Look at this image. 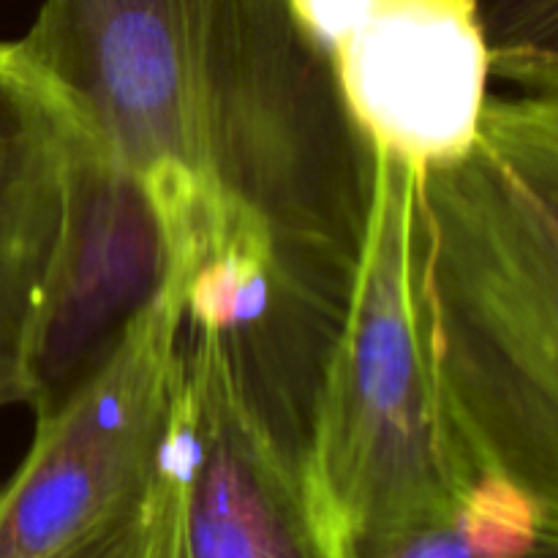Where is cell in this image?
<instances>
[{"label": "cell", "mask_w": 558, "mask_h": 558, "mask_svg": "<svg viewBox=\"0 0 558 558\" xmlns=\"http://www.w3.org/2000/svg\"><path fill=\"white\" fill-rule=\"evenodd\" d=\"M412 276L458 434L558 505V96L488 101L466 150L414 167Z\"/></svg>", "instance_id": "6da1fadb"}, {"label": "cell", "mask_w": 558, "mask_h": 558, "mask_svg": "<svg viewBox=\"0 0 558 558\" xmlns=\"http://www.w3.org/2000/svg\"><path fill=\"white\" fill-rule=\"evenodd\" d=\"M194 234L256 232L289 289L347 319L379 147L292 0H210L191 71Z\"/></svg>", "instance_id": "7a4b0ae2"}, {"label": "cell", "mask_w": 558, "mask_h": 558, "mask_svg": "<svg viewBox=\"0 0 558 558\" xmlns=\"http://www.w3.org/2000/svg\"><path fill=\"white\" fill-rule=\"evenodd\" d=\"M414 167L379 150L357 283L332 352L305 488L332 548L461 501L483 466L447 414L412 276Z\"/></svg>", "instance_id": "3957f363"}, {"label": "cell", "mask_w": 558, "mask_h": 558, "mask_svg": "<svg viewBox=\"0 0 558 558\" xmlns=\"http://www.w3.org/2000/svg\"><path fill=\"white\" fill-rule=\"evenodd\" d=\"M185 327L136 558H338L303 472L240 401L221 343Z\"/></svg>", "instance_id": "277c9868"}, {"label": "cell", "mask_w": 558, "mask_h": 558, "mask_svg": "<svg viewBox=\"0 0 558 558\" xmlns=\"http://www.w3.org/2000/svg\"><path fill=\"white\" fill-rule=\"evenodd\" d=\"M185 327L178 270L107 363L36 420L20 469L0 488V558H52L142 499L169 414Z\"/></svg>", "instance_id": "5b68a950"}, {"label": "cell", "mask_w": 558, "mask_h": 558, "mask_svg": "<svg viewBox=\"0 0 558 558\" xmlns=\"http://www.w3.org/2000/svg\"><path fill=\"white\" fill-rule=\"evenodd\" d=\"M172 272L167 229L142 180L71 120L63 229L22 343L33 417H49L107 363Z\"/></svg>", "instance_id": "8992f818"}, {"label": "cell", "mask_w": 558, "mask_h": 558, "mask_svg": "<svg viewBox=\"0 0 558 558\" xmlns=\"http://www.w3.org/2000/svg\"><path fill=\"white\" fill-rule=\"evenodd\" d=\"M332 58L381 153L425 167L472 145L490 76L472 0H376Z\"/></svg>", "instance_id": "52a82bcc"}, {"label": "cell", "mask_w": 558, "mask_h": 558, "mask_svg": "<svg viewBox=\"0 0 558 558\" xmlns=\"http://www.w3.org/2000/svg\"><path fill=\"white\" fill-rule=\"evenodd\" d=\"M69 136L58 93L0 44V349L20 357L63 229Z\"/></svg>", "instance_id": "ba28073f"}, {"label": "cell", "mask_w": 558, "mask_h": 558, "mask_svg": "<svg viewBox=\"0 0 558 558\" xmlns=\"http://www.w3.org/2000/svg\"><path fill=\"white\" fill-rule=\"evenodd\" d=\"M338 558H558V505L485 474L447 510L338 545Z\"/></svg>", "instance_id": "9c48e42d"}, {"label": "cell", "mask_w": 558, "mask_h": 558, "mask_svg": "<svg viewBox=\"0 0 558 558\" xmlns=\"http://www.w3.org/2000/svg\"><path fill=\"white\" fill-rule=\"evenodd\" d=\"M490 71L558 96V0H472Z\"/></svg>", "instance_id": "30bf717a"}, {"label": "cell", "mask_w": 558, "mask_h": 558, "mask_svg": "<svg viewBox=\"0 0 558 558\" xmlns=\"http://www.w3.org/2000/svg\"><path fill=\"white\" fill-rule=\"evenodd\" d=\"M142 507H145V494L52 558H136L142 537Z\"/></svg>", "instance_id": "8fae6325"}, {"label": "cell", "mask_w": 558, "mask_h": 558, "mask_svg": "<svg viewBox=\"0 0 558 558\" xmlns=\"http://www.w3.org/2000/svg\"><path fill=\"white\" fill-rule=\"evenodd\" d=\"M376 0H292L303 25L336 52L338 44L360 25Z\"/></svg>", "instance_id": "7c38bea8"}, {"label": "cell", "mask_w": 558, "mask_h": 558, "mask_svg": "<svg viewBox=\"0 0 558 558\" xmlns=\"http://www.w3.org/2000/svg\"><path fill=\"white\" fill-rule=\"evenodd\" d=\"M11 403H27V379L20 354L0 349V409Z\"/></svg>", "instance_id": "4fadbf2b"}]
</instances>
